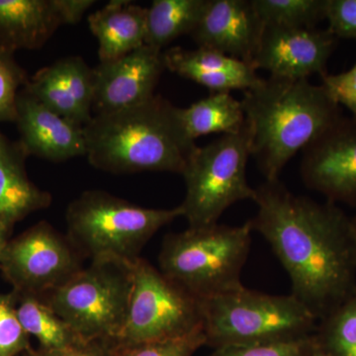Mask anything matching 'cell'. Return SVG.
Returning <instances> with one entry per match:
<instances>
[{
    "instance_id": "cell-1",
    "label": "cell",
    "mask_w": 356,
    "mask_h": 356,
    "mask_svg": "<svg viewBox=\"0 0 356 356\" xmlns=\"http://www.w3.org/2000/svg\"><path fill=\"white\" fill-rule=\"evenodd\" d=\"M252 231L270 245L291 281V295L323 320L355 291L350 219L334 203L295 195L280 179L255 188Z\"/></svg>"
},
{
    "instance_id": "cell-2",
    "label": "cell",
    "mask_w": 356,
    "mask_h": 356,
    "mask_svg": "<svg viewBox=\"0 0 356 356\" xmlns=\"http://www.w3.org/2000/svg\"><path fill=\"white\" fill-rule=\"evenodd\" d=\"M83 130L89 163L115 175H182L197 149L185 132L178 107L156 95L130 108L93 115Z\"/></svg>"
},
{
    "instance_id": "cell-3",
    "label": "cell",
    "mask_w": 356,
    "mask_h": 356,
    "mask_svg": "<svg viewBox=\"0 0 356 356\" xmlns=\"http://www.w3.org/2000/svg\"><path fill=\"white\" fill-rule=\"evenodd\" d=\"M241 100L254 156L266 180L280 179L290 159L341 116L324 86L269 76Z\"/></svg>"
},
{
    "instance_id": "cell-4",
    "label": "cell",
    "mask_w": 356,
    "mask_h": 356,
    "mask_svg": "<svg viewBox=\"0 0 356 356\" xmlns=\"http://www.w3.org/2000/svg\"><path fill=\"white\" fill-rule=\"evenodd\" d=\"M252 232L248 221L168 234L159 254V270L199 300L233 291L243 286Z\"/></svg>"
},
{
    "instance_id": "cell-5",
    "label": "cell",
    "mask_w": 356,
    "mask_h": 356,
    "mask_svg": "<svg viewBox=\"0 0 356 356\" xmlns=\"http://www.w3.org/2000/svg\"><path fill=\"white\" fill-rule=\"evenodd\" d=\"M179 217H184L180 206L153 209L108 192L88 191L67 207V236L83 259L133 262L156 232Z\"/></svg>"
},
{
    "instance_id": "cell-6",
    "label": "cell",
    "mask_w": 356,
    "mask_h": 356,
    "mask_svg": "<svg viewBox=\"0 0 356 356\" xmlns=\"http://www.w3.org/2000/svg\"><path fill=\"white\" fill-rule=\"evenodd\" d=\"M206 346L219 348L303 339L318 318L293 295H271L245 286L201 300Z\"/></svg>"
},
{
    "instance_id": "cell-7",
    "label": "cell",
    "mask_w": 356,
    "mask_h": 356,
    "mask_svg": "<svg viewBox=\"0 0 356 356\" xmlns=\"http://www.w3.org/2000/svg\"><path fill=\"white\" fill-rule=\"evenodd\" d=\"M133 262L91 261L43 299L83 341L116 343L130 306Z\"/></svg>"
},
{
    "instance_id": "cell-8",
    "label": "cell",
    "mask_w": 356,
    "mask_h": 356,
    "mask_svg": "<svg viewBox=\"0 0 356 356\" xmlns=\"http://www.w3.org/2000/svg\"><path fill=\"white\" fill-rule=\"evenodd\" d=\"M250 138L247 123L242 131L222 135L192 154L182 177L186 194L180 204L188 228L217 224L229 207L254 200L255 188L248 182Z\"/></svg>"
},
{
    "instance_id": "cell-9",
    "label": "cell",
    "mask_w": 356,
    "mask_h": 356,
    "mask_svg": "<svg viewBox=\"0 0 356 356\" xmlns=\"http://www.w3.org/2000/svg\"><path fill=\"white\" fill-rule=\"evenodd\" d=\"M203 327L201 300L139 257L133 262L127 318L116 346L165 341Z\"/></svg>"
},
{
    "instance_id": "cell-10",
    "label": "cell",
    "mask_w": 356,
    "mask_h": 356,
    "mask_svg": "<svg viewBox=\"0 0 356 356\" xmlns=\"http://www.w3.org/2000/svg\"><path fill=\"white\" fill-rule=\"evenodd\" d=\"M83 259L67 236L41 222L9 241L0 269L16 294L44 298L79 273Z\"/></svg>"
},
{
    "instance_id": "cell-11",
    "label": "cell",
    "mask_w": 356,
    "mask_h": 356,
    "mask_svg": "<svg viewBox=\"0 0 356 356\" xmlns=\"http://www.w3.org/2000/svg\"><path fill=\"white\" fill-rule=\"evenodd\" d=\"M300 173L307 188L329 202L356 206V117H341L304 147Z\"/></svg>"
},
{
    "instance_id": "cell-12",
    "label": "cell",
    "mask_w": 356,
    "mask_h": 356,
    "mask_svg": "<svg viewBox=\"0 0 356 356\" xmlns=\"http://www.w3.org/2000/svg\"><path fill=\"white\" fill-rule=\"evenodd\" d=\"M339 39L329 29L264 25L261 44L252 62L270 76L308 79L327 74V64Z\"/></svg>"
},
{
    "instance_id": "cell-13",
    "label": "cell",
    "mask_w": 356,
    "mask_h": 356,
    "mask_svg": "<svg viewBox=\"0 0 356 356\" xmlns=\"http://www.w3.org/2000/svg\"><path fill=\"white\" fill-rule=\"evenodd\" d=\"M165 70L163 51L144 46L123 57L100 63L95 72V114L130 108L151 99Z\"/></svg>"
},
{
    "instance_id": "cell-14",
    "label": "cell",
    "mask_w": 356,
    "mask_h": 356,
    "mask_svg": "<svg viewBox=\"0 0 356 356\" xmlns=\"http://www.w3.org/2000/svg\"><path fill=\"white\" fill-rule=\"evenodd\" d=\"M93 0H0V51L42 48L58 28L76 24Z\"/></svg>"
},
{
    "instance_id": "cell-15",
    "label": "cell",
    "mask_w": 356,
    "mask_h": 356,
    "mask_svg": "<svg viewBox=\"0 0 356 356\" xmlns=\"http://www.w3.org/2000/svg\"><path fill=\"white\" fill-rule=\"evenodd\" d=\"M264 30L252 0H208L191 36L198 48L216 51L252 65Z\"/></svg>"
},
{
    "instance_id": "cell-16",
    "label": "cell",
    "mask_w": 356,
    "mask_h": 356,
    "mask_svg": "<svg viewBox=\"0 0 356 356\" xmlns=\"http://www.w3.org/2000/svg\"><path fill=\"white\" fill-rule=\"evenodd\" d=\"M74 125L86 127L92 119L95 72L83 58H60L34 74L23 88Z\"/></svg>"
},
{
    "instance_id": "cell-17",
    "label": "cell",
    "mask_w": 356,
    "mask_h": 356,
    "mask_svg": "<svg viewBox=\"0 0 356 356\" xmlns=\"http://www.w3.org/2000/svg\"><path fill=\"white\" fill-rule=\"evenodd\" d=\"M15 123L26 154L55 163L86 156L83 128L56 113L24 89L18 95Z\"/></svg>"
},
{
    "instance_id": "cell-18",
    "label": "cell",
    "mask_w": 356,
    "mask_h": 356,
    "mask_svg": "<svg viewBox=\"0 0 356 356\" xmlns=\"http://www.w3.org/2000/svg\"><path fill=\"white\" fill-rule=\"evenodd\" d=\"M165 69L210 89L211 93L247 91L261 83L252 65L216 51L172 47L163 51Z\"/></svg>"
},
{
    "instance_id": "cell-19",
    "label": "cell",
    "mask_w": 356,
    "mask_h": 356,
    "mask_svg": "<svg viewBox=\"0 0 356 356\" xmlns=\"http://www.w3.org/2000/svg\"><path fill=\"white\" fill-rule=\"evenodd\" d=\"M147 8L128 0H112L88 16L98 41L100 63L127 55L146 44Z\"/></svg>"
},
{
    "instance_id": "cell-20",
    "label": "cell",
    "mask_w": 356,
    "mask_h": 356,
    "mask_svg": "<svg viewBox=\"0 0 356 356\" xmlns=\"http://www.w3.org/2000/svg\"><path fill=\"white\" fill-rule=\"evenodd\" d=\"M27 156L19 147L7 146L0 156V216L15 222L51 205V196L28 178L23 166Z\"/></svg>"
},
{
    "instance_id": "cell-21",
    "label": "cell",
    "mask_w": 356,
    "mask_h": 356,
    "mask_svg": "<svg viewBox=\"0 0 356 356\" xmlns=\"http://www.w3.org/2000/svg\"><path fill=\"white\" fill-rule=\"evenodd\" d=\"M185 132L195 140L209 134H236L245 126L242 102L229 92L211 93L187 108L178 107Z\"/></svg>"
},
{
    "instance_id": "cell-22",
    "label": "cell",
    "mask_w": 356,
    "mask_h": 356,
    "mask_svg": "<svg viewBox=\"0 0 356 356\" xmlns=\"http://www.w3.org/2000/svg\"><path fill=\"white\" fill-rule=\"evenodd\" d=\"M208 0H154L147 8L146 44L163 51L182 35H191Z\"/></svg>"
},
{
    "instance_id": "cell-23",
    "label": "cell",
    "mask_w": 356,
    "mask_h": 356,
    "mask_svg": "<svg viewBox=\"0 0 356 356\" xmlns=\"http://www.w3.org/2000/svg\"><path fill=\"white\" fill-rule=\"evenodd\" d=\"M16 295L20 298L17 315L21 325L29 336L38 339L42 350H64L84 343L43 298Z\"/></svg>"
},
{
    "instance_id": "cell-24",
    "label": "cell",
    "mask_w": 356,
    "mask_h": 356,
    "mask_svg": "<svg viewBox=\"0 0 356 356\" xmlns=\"http://www.w3.org/2000/svg\"><path fill=\"white\" fill-rule=\"evenodd\" d=\"M264 25L317 28L327 18V0H252Z\"/></svg>"
},
{
    "instance_id": "cell-25",
    "label": "cell",
    "mask_w": 356,
    "mask_h": 356,
    "mask_svg": "<svg viewBox=\"0 0 356 356\" xmlns=\"http://www.w3.org/2000/svg\"><path fill=\"white\" fill-rule=\"evenodd\" d=\"M316 343L332 356H356V290L323 318Z\"/></svg>"
},
{
    "instance_id": "cell-26",
    "label": "cell",
    "mask_w": 356,
    "mask_h": 356,
    "mask_svg": "<svg viewBox=\"0 0 356 356\" xmlns=\"http://www.w3.org/2000/svg\"><path fill=\"white\" fill-rule=\"evenodd\" d=\"M206 346L203 327L177 339L116 346L115 356H192Z\"/></svg>"
},
{
    "instance_id": "cell-27",
    "label": "cell",
    "mask_w": 356,
    "mask_h": 356,
    "mask_svg": "<svg viewBox=\"0 0 356 356\" xmlns=\"http://www.w3.org/2000/svg\"><path fill=\"white\" fill-rule=\"evenodd\" d=\"M15 293H0V356H16L30 350L29 334L21 325Z\"/></svg>"
},
{
    "instance_id": "cell-28",
    "label": "cell",
    "mask_w": 356,
    "mask_h": 356,
    "mask_svg": "<svg viewBox=\"0 0 356 356\" xmlns=\"http://www.w3.org/2000/svg\"><path fill=\"white\" fill-rule=\"evenodd\" d=\"M28 79L13 54L0 51V122H15L20 88Z\"/></svg>"
},
{
    "instance_id": "cell-29",
    "label": "cell",
    "mask_w": 356,
    "mask_h": 356,
    "mask_svg": "<svg viewBox=\"0 0 356 356\" xmlns=\"http://www.w3.org/2000/svg\"><path fill=\"white\" fill-rule=\"evenodd\" d=\"M314 346L315 337L313 334L293 341L224 346L215 348L210 356H310Z\"/></svg>"
},
{
    "instance_id": "cell-30",
    "label": "cell",
    "mask_w": 356,
    "mask_h": 356,
    "mask_svg": "<svg viewBox=\"0 0 356 356\" xmlns=\"http://www.w3.org/2000/svg\"><path fill=\"white\" fill-rule=\"evenodd\" d=\"M325 20L337 39L356 40V0H327Z\"/></svg>"
},
{
    "instance_id": "cell-31",
    "label": "cell",
    "mask_w": 356,
    "mask_h": 356,
    "mask_svg": "<svg viewBox=\"0 0 356 356\" xmlns=\"http://www.w3.org/2000/svg\"><path fill=\"white\" fill-rule=\"evenodd\" d=\"M322 77L325 91L339 107H346L356 117V64L341 74H325Z\"/></svg>"
},
{
    "instance_id": "cell-32",
    "label": "cell",
    "mask_w": 356,
    "mask_h": 356,
    "mask_svg": "<svg viewBox=\"0 0 356 356\" xmlns=\"http://www.w3.org/2000/svg\"><path fill=\"white\" fill-rule=\"evenodd\" d=\"M27 356H115L116 344L113 341H95L81 343L64 350L35 351L30 348Z\"/></svg>"
},
{
    "instance_id": "cell-33",
    "label": "cell",
    "mask_w": 356,
    "mask_h": 356,
    "mask_svg": "<svg viewBox=\"0 0 356 356\" xmlns=\"http://www.w3.org/2000/svg\"><path fill=\"white\" fill-rule=\"evenodd\" d=\"M15 221L8 217L0 216V259L8 243L9 236L13 231Z\"/></svg>"
},
{
    "instance_id": "cell-34",
    "label": "cell",
    "mask_w": 356,
    "mask_h": 356,
    "mask_svg": "<svg viewBox=\"0 0 356 356\" xmlns=\"http://www.w3.org/2000/svg\"><path fill=\"white\" fill-rule=\"evenodd\" d=\"M310 356H332L330 355L327 351L323 350L320 346H318V343H316L315 339V346H314L313 350H312Z\"/></svg>"
},
{
    "instance_id": "cell-35",
    "label": "cell",
    "mask_w": 356,
    "mask_h": 356,
    "mask_svg": "<svg viewBox=\"0 0 356 356\" xmlns=\"http://www.w3.org/2000/svg\"><path fill=\"white\" fill-rule=\"evenodd\" d=\"M351 235H353V242H355L356 252V215L350 219Z\"/></svg>"
},
{
    "instance_id": "cell-36",
    "label": "cell",
    "mask_w": 356,
    "mask_h": 356,
    "mask_svg": "<svg viewBox=\"0 0 356 356\" xmlns=\"http://www.w3.org/2000/svg\"><path fill=\"white\" fill-rule=\"evenodd\" d=\"M6 147L7 145L6 144V142L0 138V156H1V154L6 151Z\"/></svg>"
}]
</instances>
